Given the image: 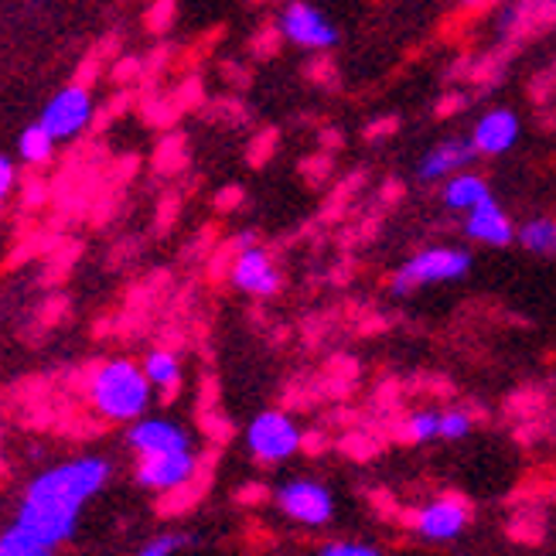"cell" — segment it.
<instances>
[{"mask_svg": "<svg viewBox=\"0 0 556 556\" xmlns=\"http://www.w3.org/2000/svg\"><path fill=\"white\" fill-rule=\"evenodd\" d=\"M106 478L110 465L103 457H79V462H65L41 471L28 485V492H24V502L52 505V509L79 516L83 505L106 485Z\"/></svg>", "mask_w": 556, "mask_h": 556, "instance_id": "obj_1", "label": "cell"}, {"mask_svg": "<svg viewBox=\"0 0 556 556\" xmlns=\"http://www.w3.org/2000/svg\"><path fill=\"white\" fill-rule=\"evenodd\" d=\"M151 379L130 358L103 362L89 379V400L110 420H140L151 406Z\"/></svg>", "mask_w": 556, "mask_h": 556, "instance_id": "obj_2", "label": "cell"}, {"mask_svg": "<svg viewBox=\"0 0 556 556\" xmlns=\"http://www.w3.org/2000/svg\"><path fill=\"white\" fill-rule=\"evenodd\" d=\"M471 274V253L457 250V247H430L420 250L417 256H409L393 277V294H409L417 287L430 283H447V280H462Z\"/></svg>", "mask_w": 556, "mask_h": 556, "instance_id": "obj_3", "label": "cell"}, {"mask_svg": "<svg viewBox=\"0 0 556 556\" xmlns=\"http://www.w3.org/2000/svg\"><path fill=\"white\" fill-rule=\"evenodd\" d=\"M92 113H96L92 92L86 86H79V83H68L45 103L38 124L55 140H72L92 124Z\"/></svg>", "mask_w": 556, "mask_h": 556, "instance_id": "obj_4", "label": "cell"}, {"mask_svg": "<svg viewBox=\"0 0 556 556\" xmlns=\"http://www.w3.org/2000/svg\"><path fill=\"white\" fill-rule=\"evenodd\" d=\"M277 31L290 45L307 48V52H328V48L338 45V28L331 24V17L314 4H307V0H290L280 11Z\"/></svg>", "mask_w": 556, "mask_h": 556, "instance_id": "obj_5", "label": "cell"}, {"mask_svg": "<svg viewBox=\"0 0 556 556\" xmlns=\"http://www.w3.org/2000/svg\"><path fill=\"white\" fill-rule=\"evenodd\" d=\"M247 444L260 462H283V457H290L301 447V430L294 427V420H290L287 414L267 409V414H260L250 424Z\"/></svg>", "mask_w": 556, "mask_h": 556, "instance_id": "obj_6", "label": "cell"}, {"mask_svg": "<svg viewBox=\"0 0 556 556\" xmlns=\"http://www.w3.org/2000/svg\"><path fill=\"white\" fill-rule=\"evenodd\" d=\"M229 280H232V287H239L250 298H274L283 283L277 263L270 260L267 250H260V247L236 250V260L229 267Z\"/></svg>", "mask_w": 556, "mask_h": 556, "instance_id": "obj_7", "label": "cell"}, {"mask_svg": "<svg viewBox=\"0 0 556 556\" xmlns=\"http://www.w3.org/2000/svg\"><path fill=\"white\" fill-rule=\"evenodd\" d=\"M195 475V454L191 451H164V454H143L137 481L157 492H172L181 489Z\"/></svg>", "mask_w": 556, "mask_h": 556, "instance_id": "obj_8", "label": "cell"}, {"mask_svg": "<svg viewBox=\"0 0 556 556\" xmlns=\"http://www.w3.org/2000/svg\"><path fill=\"white\" fill-rule=\"evenodd\" d=\"M277 502L290 519L307 526H321L331 519V495L314 481H290L277 492Z\"/></svg>", "mask_w": 556, "mask_h": 556, "instance_id": "obj_9", "label": "cell"}, {"mask_svg": "<svg viewBox=\"0 0 556 556\" xmlns=\"http://www.w3.org/2000/svg\"><path fill=\"white\" fill-rule=\"evenodd\" d=\"M130 447L143 454H164V451H191V438L164 417H140L130 427Z\"/></svg>", "mask_w": 556, "mask_h": 556, "instance_id": "obj_10", "label": "cell"}, {"mask_svg": "<svg viewBox=\"0 0 556 556\" xmlns=\"http://www.w3.org/2000/svg\"><path fill=\"white\" fill-rule=\"evenodd\" d=\"M475 157H478V148L471 137H451L424 154L417 175H420V181H444L454 172H462L465 164H471Z\"/></svg>", "mask_w": 556, "mask_h": 556, "instance_id": "obj_11", "label": "cell"}, {"mask_svg": "<svg viewBox=\"0 0 556 556\" xmlns=\"http://www.w3.org/2000/svg\"><path fill=\"white\" fill-rule=\"evenodd\" d=\"M471 140L478 154H485V157H498L505 151H513L519 140V116L513 110H489L478 119Z\"/></svg>", "mask_w": 556, "mask_h": 556, "instance_id": "obj_12", "label": "cell"}, {"mask_svg": "<svg viewBox=\"0 0 556 556\" xmlns=\"http://www.w3.org/2000/svg\"><path fill=\"white\" fill-rule=\"evenodd\" d=\"M465 236L471 239V243H485V247H509L513 243V223L509 215H505L498 208L495 199H485L478 202L471 212H468V223H465Z\"/></svg>", "mask_w": 556, "mask_h": 556, "instance_id": "obj_13", "label": "cell"}, {"mask_svg": "<svg viewBox=\"0 0 556 556\" xmlns=\"http://www.w3.org/2000/svg\"><path fill=\"white\" fill-rule=\"evenodd\" d=\"M76 513H62V509H52V505H38V502H21V513H17V522L24 529H31L35 536H41L45 543H65L72 536V529H76Z\"/></svg>", "mask_w": 556, "mask_h": 556, "instance_id": "obj_14", "label": "cell"}, {"mask_svg": "<svg viewBox=\"0 0 556 556\" xmlns=\"http://www.w3.org/2000/svg\"><path fill=\"white\" fill-rule=\"evenodd\" d=\"M465 522H468V505L457 498H441V502H433L430 509L414 516V526L424 536H433V540L457 536L465 529Z\"/></svg>", "mask_w": 556, "mask_h": 556, "instance_id": "obj_15", "label": "cell"}, {"mask_svg": "<svg viewBox=\"0 0 556 556\" xmlns=\"http://www.w3.org/2000/svg\"><path fill=\"white\" fill-rule=\"evenodd\" d=\"M485 199H492V191H489V181L481 175H468V172L457 175L454 172L447 178V185H444V205L454 208V212H471L478 202H485Z\"/></svg>", "mask_w": 556, "mask_h": 556, "instance_id": "obj_16", "label": "cell"}, {"mask_svg": "<svg viewBox=\"0 0 556 556\" xmlns=\"http://www.w3.org/2000/svg\"><path fill=\"white\" fill-rule=\"evenodd\" d=\"M143 372H148L151 386H157V390L175 393V390H178V382H181V362H178L175 352L154 349L148 358H143Z\"/></svg>", "mask_w": 556, "mask_h": 556, "instance_id": "obj_17", "label": "cell"}, {"mask_svg": "<svg viewBox=\"0 0 556 556\" xmlns=\"http://www.w3.org/2000/svg\"><path fill=\"white\" fill-rule=\"evenodd\" d=\"M55 137L48 134L41 124H31V127H24L21 130V140H17V154H21V161L24 164H35V167H41V164H48L52 161V154H55Z\"/></svg>", "mask_w": 556, "mask_h": 556, "instance_id": "obj_18", "label": "cell"}, {"mask_svg": "<svg viewBox=\"0 0 556 556\" xmlns=\"http://www.w3.org/2000/svg\"><path fill=\"white\" fill-rule=\"evenodd\" d=\"M516 236L529 253L556 256V219H549V215H543V219H529Z\"/></svg>", "mask_w": 556, "mask_h": 556, "instance_id": "obj_19", "label": "cell"}, {"mask_svg": "<svg viewBox=\"0 0 556 556\" xmlns=\"http://www.w3.org/2000/svg\"><path fill=\"white\" fill-rule=\"evenodd\" d=\"M0 556H52V543H45L31 529H24L17 522L14 529H8V533L0 536Z\"/></svg>", "mask_w": 556, "mask_h": 556, "instance_id": "obj_20", "label": "cell"}, {"mask_svg": "<svg viewBox=\"0 0 556 556\" xmlns=\"http://www.w3.org/2000/svg\"><path fill=\"white\" fill-rule=\"evenodd\" d=\"M430 438H441V417L430 414V409L409 417V424L403 427V441H430Z\"/></svg>", "mask_w": 556, "mask_h": 556, "instance_id": "obj_21", "label": "cell"}, {"mask_svg": "<svg viewBox=\"0 0 556 556\" xmlns=\"http://www.w3.org/2000/svg\"><path fill=\"white\" fill-rule=\"evenodd\" d=\"M468 430H471V417L468 414H444L441 417V438H451V441H462L468 438Z\"/></svg>", "mask_w": 556, "mask_h": 556, "instance_id": "obj_22", "label": "cell"}, {"mask_svg": "<svg viewBox=\"0 0 556 556\" xmlns=\"http://www.w3.org/2000/svg\"><path fill=\"white\" fill-rule=\"evenodd\" d=\"M185 543H188L185 536H157V540H151L148 546H143L137 556H172V553H178Z\"/></svg>", "mask_w": 556, "mask_h": 556, "instance_id": "obj_23", "label": "cell"}, {"mask_svg": "<svg viewBox=\"0 0 556 556\" xmlns=\"http://www.w3.org/2000/svg\"><path fill=\"white\" fill-rule=\"evenodd\" d=\"M14 181H17V167L11 157L0 154V202H4L11 191H14Z\"/></svg>", "mask_w": 556, "mask_h": 556, "instance_id": "obj_24", "label": "cell"}, {"mask_svg": "<svg viewBox=\"0 0 556 556\" xmlns=\"http://www.w3.org/2000/svg\"><path fill=\"white\" fill-rule=\"evenodd\" d=\"M321 556H379L376 549L369 546H352V543H331L321 549Z\"/></svg>", "mask_w": 556, "mask_h": 556, "instance_id": "obj_25", "label": "cell"}, {"mask_svg": "<svg viewBox=\"0 0 556 556\" xmlns=\"http://www.w3.org/2000/svg\"><path fill=\"white\" fill-rule=\"evenodd\" d=\"M468 100L462 92H454V96H447V100H441V106H438V116H447V113H457V106H465Z\"/></svg>", "mask_w": 556, "mask_h": 556, "instance_id": "obj_26", "label": "cell"}, {"mask_svg": "<svg viewBox=\"0 0 556 556\" xmlns=\"http://www.w3.org/2000/svg\"><path fill=\"white\" fill-rule=\"evenodd\" d=\"M232 247H236V250H250V247H256V232H239V236L232 239Z\"/></svg>", "mask_w": 556, "mask_h": 556, "instance_id": "obj_27", "label": "cell"}]
</instances>
